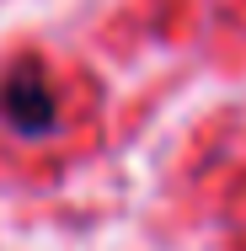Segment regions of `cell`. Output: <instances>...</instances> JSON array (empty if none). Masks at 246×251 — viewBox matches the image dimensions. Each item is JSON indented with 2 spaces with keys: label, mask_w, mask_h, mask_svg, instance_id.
<instances>
[{
  "label": "cell",
  "mask_w": 246,
  "mask_h": 251,
  "mask_svg": "<svg viewBox=\"0 0 246 251\" xmlns=\"http://www.w3.org/2000/svg\"><path fill=\"white\" fill-rule=\"evenodd\" d=\"M0 118L16 134H27V139H38V134L54 128V91H49V80H43L38 64H16L0 80Z\"/></svg>",
  "instance_id": "6da1fadb"
}]
</instances>
